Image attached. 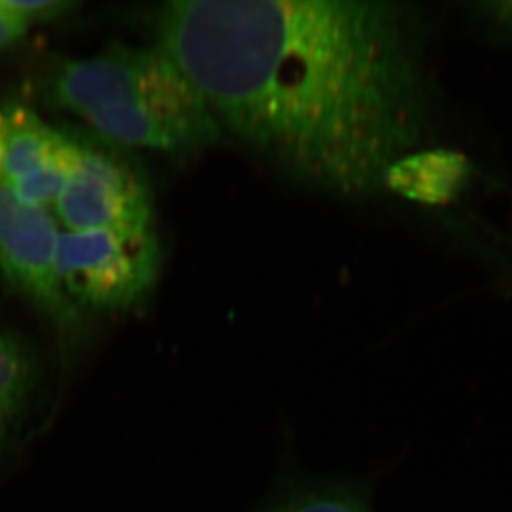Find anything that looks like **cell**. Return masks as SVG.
<instances>
[{
	"instance_id": "2",
	"label": "cell",
	"mask_w": 512,
	"mask_h": 512,
	"mask_svg": "<svg viewBox=\"0 0 512 512\" xmlns=\"http://www.w3.org/2000/svg\"><path fill=\"white\" fill-rule=\"evenodd\" d=\"M52 95L112 145L194 153L221 135L204 98L158 49L115 45L68 60L55 73Z\"/></svg>"
},
{
	"instance_id": "4",
	"label": "cell",
	"mask_w": 512,
	"mask_h": 512,
	"mask_svg": "<svg viewBox=\"0 0 512 512\" xmlns=\"http://www.w3.org/2000/svg\"><path fill=\"white\" fill-rule=\"evenodd\" d=\"M77 150L52 213L63 231L151 226V199L141 174L112 148L75 136Z\"/></svg>"
},
{
	"instance_id": "12",
	"label": "cell",
	"mask_w": 512,
	"mask_h": 512,
	"mask_svg": "<svg viewBox=\"0 0 512 512\" xmlns=\"http://www.w3.org/2000/svg\"><path fill=\"white\" fill-rule=\"evenodd\" d=\"M27 30L29 25L25 24L24 20H20L12 10L7 9L4 2L0 0V52L17 44Z\"/></svg>"
},
{
	"instance_id": "11",
	"label": "cell",
	"mask_w": 512,
	"mask_h": 512,
	"mask_svg": "<svg viewBox=\"0 0 512 512\" xmlns=\"http://www.w3.org/2000/svg\"><path fill=\"white\" fill-rule=\"evenodd\" d=\"M474 9L494 34L501 39L512 40V0L484 2L476 5Z\"/></svg>"
},
{
	"instance_id": "8",
	"label": "cell",
	"mask_w": 512,
	"mask_h": 512,
	"mask_svg": "<svg viewBox=\"0 0 512 512\" xmlns=\"http://www.w3.org/2000/svg\"><path fill=\"white\" fill-rule=\"evenodd\" d=\"M30 363L19 343L0 334V443L17 420L29 392Z\"/></svg>"
},
{
	"instance_id": "10",
	"label": "cell",
	"mask_w": 512,
	"mask_h": 512,
	"mask_svg": "<svg viewBox=\"0 0 512 512\" xmlns=\"http://www.w3.org/2000/svg\"><path fill=\"white\" fill-rule=\"evenodd\" d=\"M2 2L29 27L35 22H52V20L62 19L78 7L77 2L72 0H2Z\"/></svg>"
},
{
	"instance_id": "9",
	"label": "cell",
	"mask_w": 512,
	"mask_h": 512,
	"mask_svg": "<svg viewBox=\"0 0 512 512\" xmlns=\"http://www.w3.org/2000/svg\"><path fill=\"white\" fill-rule=\"evenodd\" d=\"M267 512H370L358 494L347 489L295 493Z\"/></svg>"
},
{
	"instance_id": "6",
	"label": "cell",
	"mask_w": 512,
	"mask_h": 512,
	"mask_svg": "<svg viewBox=\"0 0 512 512\" xmlns=\"http://www.w3.org/2000/svg\"><path fill=\"white\" fill-rule=\"evenodd\" d=\"M67 135L20 103L0 105V184L25 203L54 209L75 158Z\"/></svg>"
},
{
	"instance_id": "3",
	"label": "cell",
	"mask_w": 512,
	"mask_h": 512,
	"mask_svg": "<svg viewBox=\"0 0 512 512\" xmlns=\"http://www.w3.org/2000/svg\"><path fill=\"white\" fill-rule=\"evenodd\" d=\"M160 266V242L153 226L62 231L58 237V284L77 310L135 307L150 294Z\"/></svg>"
},
{
	"instance_id": "5",
	"label": "cell",
	"mask_w": 512,
	"mask_h": 512,
	"mask_svg": "<svg viewBox=\"0 0 512 512\" xmlns=\"http://www.w3.org/2000/svg\"><path fill=\"white\" fill-rule=\"evenodd\" d=\"M58 226L50 209L25 203L0 184V272L17 292L67 327L75 324L78 310L58 284Z\"/></svg>"
},
{
	"instance_id": "7",
	"label": "cell",
	"mask_w": 512,
	"mask_h": 512,
	"mask_svg": "<svg viewBox=\"0 0 512 512\" xmlns=\"http://www.w3.org/2000/svg\"><path fill=\"white\" fill-rule=\"evenodd\" d=\"M471 161L448 148H418L395 161L383 178V189L413 203L446 206L468 188Z\"/></svg>"
},
{
	"instance_id": "1",
	"label": "cell",
	"mask_w": 512,
	"mask_h": 512,
	"mask_svg": "<svg viewBox=\"0 0 512 512\" xmlns=\"http://www.w3.org/2000/svg\"><path fill=\"white\" fill-rule=\"evenodd\" d=\"M156 37L221 128L302 186L368 198L430 136V35L416 5L178 0Z\"/></svg>"
}]
</instances>
